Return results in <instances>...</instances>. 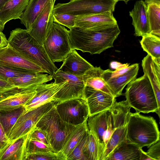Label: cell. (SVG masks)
Instances as JSON below:
<instances>
[{
	"label": "cell",
	"mask_w": 160,
	"mask_h": 160,
	"mask_svg": "<svg viewBox=\"0 0 160 160\" xmlns=\"http://www.w3.org/2000/svg\"><path fill=\"white\" fill-rule=\"evenodd\" d=\"M125 96L129 105L136 112H155L160 117L156 97L151 83L146 74L135 78L128 84Z\"/></svg>",
	"instance_id": "obj_3"
},
{
	"label": "cell",
	"mask_w": 160,
	"mask_h": 160,
	"mask_svg": "<svg viewBox=\"0 0 160 160\" xmlns=\"http://www.w3.org/2000/svg\"><path fill=\"white\" fill-rule=\"evenodd\" d=\"M77 16L66 13H53V22L65 26L69 29L75 27V22Z\"/></svg>",
	"instance_id": "obj_37"
},
{
	"label": "cell",
	"mask_w": 160,
	"mask_h": 160,
	"mask_svg": "<svg viewBox=\"0 0 160 160\" xmlns=\"http://www.w3.org/2000/svg\"><path fill=\"white\" fill-rule=\"evenodd\" d=\"M142 65L151 83L160 110V59L153 58L148 54L142 60Z\"/></svg>",
	"instance_id": "obj_18"
},
{
	"label": "cell",
	"mask_w": 160,
	"mask_h": 160,
	"mask_svg": "<svg viewBox=\"0 0 160 160\" xmlns=\"http://www.w3.org/2000/svg\"><path fill=\"white\" fill-rule=\"evenodd\" d=\"M36 89L17 92L1 99L0 111H11L23 107L34 96Z\"/></svg>",
	"instance_id": "obj_26"
},
{
	"label": "cell",
	"mask_w": 160,
	"mask_h": 160,
	"mask_svg": "<svg viewBox=\"0 0 160 160\" xmlns=\"http://www.w3.org/2000/svg\"><path fill=\"white\" fill-rule=\"evenodd\" d=\"M25 110L24 107H22L11 111H0V122L8 138L17 119Z\"/></svg>",
	"instance_id": "obj_32"
},
{
	"label": "cell",
	"mask_w": 160,
	"mask_h": 160,
	"mask_svg": "<svg viewBox=\"0 0 160 160\" xmlns=\"http://www.w3.org/2000/svg\"><path fill=\"white\" fill-rule=\"evenodd\" d=\"M140 42L148 54L153 58L160 59V37L150 33L143 36Z\"/></svg>",
	"instance_id": "obj_31"
},
{
	"label": "cell",
	"mask_w": 160,
	"mask_h": 160,
	"mask_svg": "<svg viewBox=\"0 0 160 160\" xmlns=\"http://www.w3.org/2000/svg\"><path fill=\"white\" fill-rule=\"evenodd\" d=\"M139 160H152L142 149L140 148Z\"/></svg>",
	"instance_id": "obj_46"
},
{
	"label": "cell",
	"mask_w": 160,
	"mask_h": 160,
	"mask_svg": "<svg viewBox=\"0 0 160 160\" xmlns=\"http://www.w3.org/2000/svg\"><path fill=\"white\" fill-rule=\"evenodd\" d=\"M114 131L107 143L100 160H105L114 148L126 139L128 122L123 119L112 120Z\"/></svg>",
	"instance_id": "obj_24"
},
{
	"label": "cell",
	"mask_w": 160,
	"mask_h": 160,
	"mask_svg": "<svg viewBox=\"0 0 160 160\" xmlns=\"http://www.w3.org/2000/svg\"><path fill=\"white\" fill-rule=\"evenodd\" d=\"M160 140L149 146L146 152L152 160H160Z\"/></svg>",
	"instance_id": "obj_41"
},
{
	"label": "cell",
	"mask_w": 160,
	"mask_h": 160,
	"mask_svg": "<svg viewBox=\"0 0 160 160\" xmlns=\"http://www.w3.org/2000/svg\"></svg>",
	"instance_id": "obj_52"
},
{
	"label": "cell",
	"mask_w": 160,
	"mask_h": 160,
	"mask_svg": "<svg viewBox=\"0 0 160 160\" xmlns=\"http://www.w3.org/2000/svg\"><path fill=\"white\" fill-rule=\"evenodd\" d=\"M83 98L86 101L89 116L109 110L116 102V98L89 86L84 88Z\"/></svg>",
	"instance_id": "obj_12"
},
{
	"label": "cell",
	"mask_w": 160,
	"mask_h": 160,
	"mask_svg": "<svg viewBox=\"0 0 160 160\" xmlns=\"http://www.w3.org/2000/svg\"><path fill=\"white\" fill-rule=\"evenodd\" d=\"M87 160H98V148L94 136L89 132L83 147Z\"/></svg>",
	"instance_id": "obj_33"
},
{
	"label": "cell",
	"mask_w": 160,
	"mask_h": 160,
	"mask_svg": "<svg viewBox=\"0 0 160 160\" xmlns=\"http://www.w3.org/2000/svg\"><path fill=\"white\" fill-rule=\"evenodd\" d=\"M56 0H51L48 3L35 19L30 31L28 32L42 46L48 26L53 18V9Z\"/></svg>",
	"instance_id": "obj_15"
},
{
	"label": "cell",
	"mask_w": 160,
	"mask_h": 160,
	"mask_svg": "<svg viewBox=\"0 0 160 160\" xmlns=\"http://www.w3.org/2000/svg\"><path fill=\"white\" fill-rule=\"evenodd\" d=\"M116 0H75L54 5L53 13H66L76 16L113 12Z\"/></svg>",
	"instance_id": "obj_7"
},
{
	"label": "cell",
	"mask_w": 160,
	"mask_h": 160,
	"mask_svg": "<svg viewBox=\"0 0 160 160\" xmlns=\"http://www.w3.org/2000/svg\"><path fill=\"white\" fill-rule=\"evenodd\" d=\"M120 32L118 23L103 25L91 30L74 27L68 30L72 49L91 54H100L113 47Z\"/></svg>",
	"instance_id": "obj_1"
},
{
	"label": "cell",
	"mask_w": 160,
	"mask_h": 160,
	"mask_svg": "<svg viewBox=\"0 0 160 160\" xmlns=\"http://www.w3.org/2000/svg\"><path fill=\"white\" fill-rule=\"evenodd\" d=\"M5 96L0 94V100L6 97Z\"/></svg>",
	"instance_id": "obj_50"
},
{
	"label": "cell",
	"mask_w": 160,
	"mask_h": 160,
	"mask_svg": "<svg viewBox=\"0 0 160 160\" xmlns=\"http://www.w3.org/2000/svg\"><path fill=\"white\" fill-rule=\"evenodd\" d=\"M117 1H124L125 3L126 4H127L128 3V2L130 0H116Z\"/></svg>",
	"instance_id": "obj_49"
},
{
	"label": "cell",
	"mask_w": 160,
	"mask_h": 160,
	"mask_svg": "<svg viewBox=\"0 0 160 160\" xmlns=\"http://www.w3.org/2000/svg\"><path fill=\"white\" fill-rule=\"evenodd\" d=\"M74 0H71V1H74Z\"/></svg>",
	"instance_id": "obj_51"
},
{
	"label": "cell",
	"mask_w": 160,
	"mask_h": 160,
	"mask_svg": "<svg viewBox=\"0 0 160 160\" xmlns=\"http://www.w3.org/2000/svg\"><path fill=\"white\" fill-rule=\"evenodd\" d=\"M30 72H32L0 64V79L2 80L7 81L13 78L21 77Z\"/></svg>",
	"instance_id": "obj_34"
},
{
	"label": "cell",
	"mask_w": 160,
	"mask_h": 160,
	"mask_svg": "<svg viewBox=\"0 0 160 160\" xmlns=\"http://www.w3.org/2000/svg\"><path fill=\"white\" fill-rule=\"evenodd\" d=\"M60 68L63 71L76 76H82L94 66L82 57L75 49H72Z\"/></svg>",
	"instance_id": "obj_20"
},
{
	"label": "cell",
	"mask_w": 160,
	"mask_h": 160,
	"mask_svg": "<svg viewBox=\"0 0 160 160\" xmlns=\"http://www.w3.org/2000/svg\"><path fill=\"white\" fill-rule=\"evenodd\" d=\"M9 0H0V9Z\"/></svg>",
	"instance_id": "obj_47"
},
{
	"label": "cell",
	"mask_w": 160,
	"mask_h": 160,
	"mask_svg": "<svg viewBox=\"0 0 160 160\" xmlns=\"http://www.w3.org/2000/svg\"><path fill=\"white\" fill-rule=\"evenodd\" d=\"M30 0H9L0 9V23L5 24L12 19H20Z\"/></svg>",
	"instance_id": "obj_23"
},
{
	"label": "cell",
	"mask_w": 160,
	"mask_h": 160,
	"mask_svg": "<svg viewBox=\"0 0 160 160\" xmlns=\"http://www.w3.org/2000/svg\"><path fill=\"white\" fill-rule=\"evenodd\" d=\"M66 160L60 152H40L27 154L25 160Z\"/></svg>",
	"instance_id": "obj_35"
},
{
	"label": "cell",
	"mask_w": 160,
	"mask_h": 160,
	"mask_svg": "<svg viewBox=\"0 0 160 160\" xmlns=\"http://www.w3.org/2000/svg\"><path fill=\"white\" fill-rule=\"evenodd\" d=\"M26 150L27 154L40 152H55L51 146L30 138V136L27 142Z\"/></svg>",
	"instance_id": "obj_36"
},
{
	"label": "cell",
	"mask_w": 160,
	"mask_h": 160,
	"mask_svg": "<svg viewBox=\"0 0 160 160\" xmlns=\"http://www.w3.org/2000/svg\"><path fill=\"white\" fill-rule=\"evenodd\" d=\"M55 104L42 117L36 126L46 133L51 147L55 152H59L76 126L62 119Z\"/></svg>",
	"instance_id": "obj_5"
},
{
	"label": "cell",
	"mask_w": 160,
	"mask_h": 160,
	"mask_svg": "<svg viewBox=\"0 0 160 160\" xmlns=\"http://www.w3.org/2000/svg\"></svg>",
	"instance_id": "obj_53"
},
{
	"label": "cell",
	"mask_w": 160,
	"mask_h": 160,
	"mask_svg": "<svg viewBox=\"0 0 160 160\" xmlns=\"http://www.w3.org/2000/svg\"><path fill=\"white\" fill-rule=\"evenodd\" d=\"M0 64L32 72L47 73L42 67L17 52L8 43L0 48Z\"/></svg>",
	"instance_id": "obj_11"
},
{
	"label": "cell",
	"mask_w": 160,
	"mask_h": 160,
	"mask_svg": "<svg viewBox=\"0 0 160 160\" xmlns=\"http://www.w3.org/2000/svg\"><path fill=\"white\" fill-rule=\"evenodd\" d=\"M31 131L26 135L9 142L0 151V160H25L26 144Z\"/></svg>",
	"instance_id": "obj_21"
},
{
	"label": "cell",
	"mask_w": 160,
	"mask_h": 160,
	"mask_svg": "<svg viewBox=\"0 0 160 160\" xmlns=\"http://www.w3.org/2000/svg\"><path fill=\"white\" fill-rule=\"evenodd\" d=\"M24 91L11 84L8 81L0 79V94L6 97Z\"/></svg>",
	"instance_id": "obj_39"
},
{
	"label": "cell",
	"mask_w": 160,
	"mask_h": 160,
	"mask_svg": "<svg viewBox=\"0 0 160 160\" xmlns=\"http://www.w3.org/2000/svg\"><path fill=\"white\" fill-rule=\"evenodd\" d=\"M51 0H29L20 18L21 23L25 26L28 32L30 30L35 19L48 3Z\"/></svg>",
	"instance_id": "obj_27"
},
{
	"label": "cell",
	"mask_w": 160,
	"mask_h": 160,
	"mask_svg": "<svg viewBox=\"0 0 160 160\" xmlns=\"http://www.w3.org/2000/svg\"><path fill=\"white\" fill-rule=\"evenodd\" d=\"M8 41L15 50L42 67L47 73L52 75L58 69L43 46L31 36L26 29L18 28L12 30Z\"/></svg>",
	"instance_id": "obj_2"
},
{
	"label": "cell",
	"mask_w": 160,
	"mask_h": 160,
	"mask_svg": "<svg viewBox=\"0 0 160 160\" xmlns=\"http://www.w3.org/2000/svg\"><path fill=\"white\" fill-rule=\"evenodd\" d=\"M139 70L138 63L133 64L132 68L126 73L117 76L111 77L103 72L102 76L115 98L122 95L125 86L136 78Z\"/></svg>",
	"instance_id": "obj_16"
},
{
	"label": "cell",
	"mask_w": 160,
	"mask_h": 160,
	"mask_svg": "<svg viewBox=\"0 0 160 160\" xmlns=\"http://www.w3.org/2000/svg\"><path fill=\"white\" fill-rule=\"evenodd\" d=\"M56 83L66 81L54 98L57 103L77 98H84L85 85L82 76H76L58 69L52 75Z\"/></svg>",
	"instance_id": "obj_8"
},
{
	"label": "cell",
	"mask_w": 160,
	"mask_h": 160,
	"mask_svg": "<svg viewBox=\"0 0 160 160\" xmlns=\"http://www.w3.org/2000/svg\"><path fill=\"white\" fill-rule=\"evenodd\" d=\"M8 44V39L2 32H0V48L7 46Z\"/></svg>",
	"instance_id": "obj_45"
},
{
	"label": "cell",
	"mask_w": 160,
	"mask_h": 160,
	"mask_svg": "<svg viewBox=\"0 0 160 160\" xmlns=\"http://www.w3.org/2000/svg\"><path fill=\"white\" fill-rule=\"evenodd\" d=\"M30 138L39 141L50 146L48 138L46 133L35 125L31 131Z\"/></svg>",
	"instance_id": "obj_40"
},
{
	"label": "cell",
	"mask_w": 160,
	"mask_h": 160,
	"mask_svg": "<svg viewBox=\"0 0 160 160\" xmlns=\"http://www.w3.org/2000/svg\"><path fill=\"white\" fill-rule=\"evenodd\" d=\"M109 110L90 116L87 120L89 132L94 136L98 148V160H100L105 150L104 137L107 130Z\"/></svg>",
	"instance_id": "obj_13"
},
{
	"label": "cell",
	"mask_w": 160,
	"mask_h": 160,
	"mask_svg": "<svg viewBox=\"0 0 160 160\" xmlns=\"http://www.w3.org/2000/svg\"><path fill=\"white\" fill-rule=\"evenodd\" d=\"M43 47L52 61L63 62L71 50L68 30L51 20L47 28Z\"/></svg>",
	"instance_id": "obj_6"
},
{
	"label": "cell",
	"mask_w": 160,
	"mask_h": 160,
	"mask_svg": "<svg viewBox=\"0 0 160 160\" xmlns=\"http://www.w3.org/2000/svg\"><path fill=\"white\" fill-rule=\"evenodd\" d=\"M151 33L160 37V0H145Z\"/></svg>",
	"instance_id": "obj_29"
},
{
	"label": "cell",
	"mask_w": 160,
	"mask_h": 160,
	"mask_svg": "<svg viewBox=\"0 0 160 160\" xmlns=\"http://www.w3.org/2000/svg\"><path fill=\"white\" fill-rule=\"evenodd\" d=\"M113 131L112 117L110 112L108 117L107 128L104 137V141L105 146L110 138Z\"/></svg>",
	"instance_id": "obj_42"
},
{
	"label": "cell",
	"mask_w": 160,
	"mask_h": 160,
	"mask_svg": "<svg viewBox=\"0 0 160 160\" xmlns=\"http://www.w3.org/2000/svg\"><path fill=\"white\" fill-rule=\"evenodd\" d=\"M126 139L140 148L148 147L160 140L156 120L139 113H130L126 126Z\"/></svg>",
	"instance_id": "obj_4"
},
{
	"label": "cell",
	"mask_w": 160,
	"mask_h": 160,
	"mask_svg": "<svg viewBox=\"0 0 160 160\" xmlns=\"http://www.w3.org/2000/svg\"><path fill=\"white\" fill-rule=\"evenodd\" d=\"M140 148L126 138L114 148L105 160H139Z\"/></svg>",
	"instance_id": "obj_25"
},
{
	"label": "cell",
	"mask_w": 160,
	"mask_h": 160,
	"mask_svg": "<svg viewBox=\"0 0 160 160\" xmlns=\"http://www.w3.org/2000/svg\"><path fill=\"white\" fill-rule=\"evenodd\" d=\"M52 75L30 72L23 76L8 80L11 84L23 90L35 89L39 85L46 83L52 80Z\"/></svg>",
	"instance_id": "obj_22"
},
{
	"label": "cell",
	"mask_w": 160,
	"mask_h": 160,
	"mask_svg": "<svg viewBox=\"0 0 160 160\" xmlns=\"http://www.w3.org/2000/svg\"><path fill=\"white\" fill-rule=\"evenodd\" d=\"M55 106L62 119L74 126L86 122L89 116L88 106L84 98H74L56 103Z\"/></svg>",
	"instance_id": "obj_10"
},
{
	"label": "cell",
	"mask_w": 160,
	"mask_h": 160,
	"mask_svg": "<svg viewBox=\"0 0 160 160\" xmlns=\"http://www.w3.org/2000/svg\"><path fill=\"white\" fill-rule=\"evenodd\" d=\"M87 121L77 125L72 132L59 152L66 158L72 150L88 131Z\"/></svg>",
	"instance_id": "obj_30"
},
{
	"label": "cell",
	"mask_w": 160,
	"mask_h": 160,
	"mask_svg": "<svg viewBox=\"0 0 160 160\" xmlns=\"http://www.w3.org/2000/svg\"><path fill=\"white\" fill-rule=\"evenodd\" d=\"M4 28V27H3L0 23V32H2Z\"/></svg>",
	"instance_id": "obj_48"
},
{
	"label": "cell",
	"mask_w": 160,
	"mask_h": 160,
	"mask_svg": "<svg viewBox=\"0 0 160 160\" xmlns=\"http://www.w3.org/2000/svg\"><path fill=\"white\" fill-rule=\"evenodd\" d=\"M66 81L60 83L55 82L39 85L36 89L34 96L23 106L25 112L48 102L55 101L56 93L66 84Z\"/></svg>",
	"instance_id": "obj_14"
},
{
	"label": "cell",
	"mask_w": 160,
	"mask_h": 160,
	"mask_svg": "<svg viewBox=\"0 0 160 160\" xmlns=\"http://www.w3.org/2000/svg\"><path fill=\"white\" fill-rule=\"evenodd\" d=\"M117 23L112 12L77 16L75 27L84 30H91L100 26Z\"/></svg>",
	"instance_id": "obj_19"
},
{
	"label": "cell",
	"mask_w": 160,
	"mask_h": 160,
	"mask_svg": "<svg viewBox=\"0 0 160 160\" xmlns=\"http://www.w3.org/2000/svg\"><path fill=\"white\" fill-rule=\"evenodd\" d=\"M8 143V138L0 122V151L3 149Z\"/></svg>",
	"instance_id": "obj_43"
},
{
	"label": "cell",
	"mask_w": 160,
	"mask_h": 160,
	"mask_svg": "<svg viewBox=\"0 0 160 160\" xmlns=\"http://www.w3.org/2000/svg\"><path fill=\"white\" fill-rule=\"evenodd\" d=\"M128 63L122 64L118 62L113 61L110 62V66L112 69L117 70L128 66Z\"/></svg>",
	"instance_id": "obj_44"
},
{
	"label": "cell",
	"mask_w": 160,
	"mask_h": 160,
	"mask_svg": "<svg viewBox=\"0 0 160 160\" xmlns=\"http://www.w3.org/2000/svg\"><path fill=\"white\" fill-rule=\"evenodd\" d=\"M89 131L80 141L66 157V160H87L83 151V147Z\"/></svg>",
	"instance_id": "obj_38"
},
{
	"label": "cell",
	"mask_w": 160,
	"mask_h": 160,
	"mask_svg": "<svg viewBox=\"0 0 160 160\" xmlns=\"http://www.w3.org/2000/svg\"><path fill=\"white\" fill-rule=\"evenodd\" d=\"M57 102L52 101L23 113L17 119L8 137V143L29 132L42 117Z\"/></svg>",
	"instance_id": "obj_9"
},
{
	"label": "cell",
	"mask_w": 160,
	"mask_h": 160,
	"mask_svg": "<svg viewBox=\"0 0 160 160\" xmlns=\"http://www.w3.org/2000/svg\"><path fill=\"white\" fill-rule=\"evenodd\" d=\"M129 13L132 19V24L134 28L135 36L142 37L151 33L147 7L144 1H136Z\"/></svg>",
	"instance_id": "obj_17"
},
{
	"label": "cell",
	"mask_w": 160,
	"mask_h": 160,
	"mask_svg": "<svg viewBox=\"0 0 160 160\" xmlns=\"http://www.w3.org/2000/svg\"><path fill=\"white\" fill-rule=\"evenodd\" d=\"M103 70L100 67H93L89 69L82 76L83 82L85 86H90L113 96L102 77Z\"/></svg>",
	"instance_id": "obj_28"
}]
</instances>
